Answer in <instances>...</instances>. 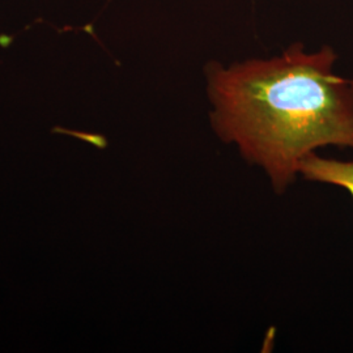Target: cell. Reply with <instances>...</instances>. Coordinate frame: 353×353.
Instances as JSON below:
<instances>
[{"label":"cell","instance_id":"obj_2","mask_svg":"<svg viewBox=\"0 0 353 353\" xmlns=\"http://www.w3.org/2000/svg\"><path fill=\"white\" fill-rule=\"evenodd\" d=\"M300 176L309 182L325 183L345 190L353 201V161L328 159L313 152L301 161Z\"/></svg>","mask_w":353,"mask_h":353},{"label":"cell","instance_id":"obj_4","mask_svg":"<svg viewBox=\"0 0 353 353\" xmlns=\"http://www.w3.org/2000/svg\"><path fill=\"white\" fill-rule=\"evenodd\" d=\"M352 83H353V79H352Z\"/></svg>","mask_w":353,"mask_h":353},{"label":"cell","instance_id":"obj_1","mask_svg":"<svg viewBox=\"0 0 353 353\" xmlns=\"http://www.w3.org/2000/svg\"><path fill=\"white\" fill-rule=\"evenodd\" d=\"M330 45L293 42L271 58L203 67L210 125L221 143L265 173L276 194L300 176L303 159L323 147L353 151V83L335 72Z\"/></svg>","mask_w":353,"mask_h":353},{"label":"cell","instance_id":"obj_3","mask_svg":"<svg viewBox=\"0 0 353 353\" xmlns=\"http://www.w3.org/2000/svg\"><path fill=\"white\" fill-rule=\"evenodd\" d=\"M54 134H67V135H72L76 137L77 139L84 140L89 144L97 147L99 150H105L108 147V140L103 135H99V134H88V132H80V131H70L65 130L62 127H54L52 128Z\"/></svg>","mask_w":353,"mask_h":353}]
</instances>
